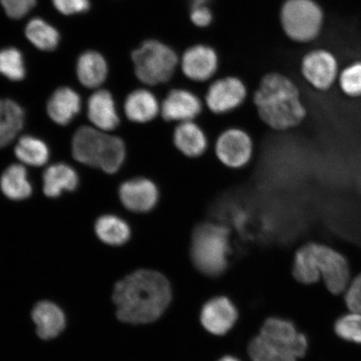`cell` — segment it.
<instances>
[{
	"instance_id": "cell-1",
	"label": "cell",
	"mask_w": 361,
	"mask_h": 361,
	"mask_svg": "<svg viewBox=\"0 0 361 361\" xmlns=\"http://www.w3.org/2000/svg\"><path fill=\"white\" fill-rule=\"evenodd\" d=\"M113 300L121 322L148 324L156 322L168 308L171 288L164 274L140 269L116 284Z\"/></svg>"
},
{
	"instance_id": "cell-2",
	"label": "cell",
	"mask_w": 361,
	"mask_h": 361,
	"mask_svg": "<svg viewBox=\"0 0 361 361\" xmlns=\"http://www.w3.org/2000/svg\"><path fill=\"white\" fill-rule=\"evenodd\" d=\"M252 101L260 120L275 132L295 128L307 116L299 87L279 72H269L262 78Z\"/></svg>"
},
{
	"instance_id": "cell-3",
	"label": "cell",
	"mask_w": 361,
	"mask_h": 361,
	"mask_svg": "<svg viewBox=\"0 0 361 361\" xmlns=\"http://www.w3.org/2000/svg\"><path fill=\"white\" fill-rule=\"evenodd\" d=\"M293 274L297 281L312 284L323 279L329 292L340 295L350 283V271L345 257L323 243H309L295 255Z\"/></svg>"
},
{
	"instance_id": "cell-4",
	"label": "cell",
	"mask_w": 361,
	"mask_h": 361,
	"mask_svg": "<svg viewBox=\"0 0 361 361\" xmlns=\"http://www.w3.org/2000/svg\"><path fill=\"white\" fill-rule=\"evenodd\" d=\"M308 341L292 322L279 318L266 320L258 336L248 345L252 361H297L305 355Z\"/></svg>"
},
{
	"instance_id": "cell-5",
	"label": "cell",
	"mask_w": 361,
	"mask_h": 361,
	"mask_svg": "<svg viewBox=\"0 0 361 361\" xmlns=\"http://www.w3.org/2000/svg\"><path fill=\"white\" fill-rule=\"evenodd\" d=\"M72 156L84 165L114 174L123 166L126 148L123 139L90 126H81L72 139Z\"/></svg>"
},
{
	"instance_id": "cell-6",
	"label": "cell",
	"mask_w": 361,
	"mask_h": 361,
	"mask_svg": "<svg viewBox=\"0 0 361 361\" xmlns=\"http://www.w3.org/2000/svg\"><path fill=\"white\" fill-rule=\"evenodd\" d=\"M230 246L229 229L222 224L203 223L194 228L191 238V258L203 274L215 277L228 267Z\"/></svg>"
},
{
	"instance_id": "cell-7",
	"label": "cell",
	"mask_w": 361,
	"mask_h": 361,
	"mask_svg": "<svg viewBox=\"0 0 361 361\" xmlns=\"http://www.w3.org/2000/svg\"><path fill=\"white\" fill-rule=\"evenodd\" d=\"M135 74L148 87L170 82L177 72L180 57L169 44L151 39L143 42L132 54Z\"/></svg>"
},
{
	"instance_id": "cell-8",
	"label": "cell",
	"mask_w": 361,
	"mask_h": 361,
	"mask_svg": "<svg viewBox=\"0 0 361 361\" xmlns=\"http://www.w3.org/2000/svg\"><path fill=\"white\" fill-rule=\"evenodd\" d=\"M284 35L293 42H313L322 33L324 13L315 0H284L279 11Z\"/></svg>"
},
{
	"instance_id": "cell-9",
	"label": "cell",
	"mask_w": 361,
	"mask_h": 361,
	"mask_svg": "<svg viewBox=\"0 0 361 361\" xmlns=\"http://www.w3.org/2000/svg\"><path fill=\"white\" fill-rule=\"evenodd\" d=\"M255 152V142L250 134L236 126L224 130L214 143L216 160L231 170L247 168L254 159Z\"/></svg>"
},
{
	"instance_id": "cell-10",
	"label": "cell",
	"mask_w": 361,
	"mask_h": 361,
	"mask_svg": "<svg viewBox=\"0 0 361 361\" xmlns=\"http://www.w3.org/2000/svg\"><path fill=\"white\" fill-rule=\"evenodd\" d=\"M247 94L245 81L234 75L224 76L209 85L203 102L213 114L228 115L245 103Z\"/></svg>"
},
{
	"instance_id": "cell-11",
	"label": "cell",
	"mask_w": 361,
	"mask_h": 361,
	"mask_svg": "<svg viewBox=\"0 0 361 361\" xmlns=\"http://www.w3.org/2000/svg\"><path fill=\"white\" fill-rule=\"evenodd\" d=\"M300 71L307 83L319 92H327L338 80L337 58L326 49H315L302 58Z\"/></svg>"
},
{
	"instance_id": "cell-12",
	"label": "cell",
	"mask_w": 361,
	"mask_h": 361,
	"mask_svg": "<svg viewBox=\"0 0 361 361\" xmlns=\"http://www.w3.org/2000/svg\"><path fill=\"white\" fill-rule=\"evenodd\" d=\"M219 64V54L213 47L196 44L185 49L180 57L179 67L188 80L204 83L214 78Z\"/></svg>"
},
{
	"instance_id": "cell-13",
	"label": "cell",
	"mask_w": 361,
	"mask_h": 361,
	"mask_svg": "<svg viewBox=\"0 0 361 361\" xmlns=\"http://www.w3.org/2000/svg\"><path fill=\"white\" fill-rule=\"evenodd\" d=\"M204 106V102L192 90L173 88L161 102V116L169 123L196 121L202 115Z\"/></svg>"
},
{
	"instance_id": "cell-14",
	"label": "cell",
	"mask_w": 361,
	"mask_h": 361,
	"mask_svg": "<svg viewBox=\"0 0 361 361\" xmlns=\"http://www.w3.org/2000/svg\"><path fill=\"white\" fill-rule=\"evenodd\" d=\"M119 197L126 210L143 214L156 209L161 200V192L154 180L139 177L121 185Z\"/></svg>"
},
{
	"instance_id": "cell-15",
	"label": "cell",
	"mask_w": 361,
	"mask_h": 361,
	"mask_svg": "<svg viewBox=\"0 0 361 361\" xmlns=\"http://www.w3.org/2000/svg\"><path fill=\"white\" fill-rule=\"evenodd\" d=\"M171 141L176 150L189 159L204 156L209 148V137L196 121L176 124Z\"/></svg>"
},
{
	"instance_id": "cell-16",
	"label": "cell",
	"mask_w": 361,
	"mask_h": 361,
	"mask_svg": "<svg viewBox=\"0 0 361 361\" xmlns=\"http://www.w3.org/2000/svg\"><path fill=\"white\" fill-rule=\"evenodd\" d=\"M238 312L235 306L226 297L211 300L201 312L202 326L214 335L222 336L235 324Z\"/></svg>"
},
{
	"instance_id": "cell-17",
	"label": "cell",
	"mask_w": 361,
	"mask_h": 361,
	"mask_svg": "<svg viewBox=\"0 0 361 361\" xmlns=\"http://www.w3.org/2000/svg\"><path fill=\"white\" fill-rule=\"evenodd\" d=\"M124 111L132 123L147 124L161 116V102L150 90L137 89L126 97Z\"/></svg>"
},
{
	"instance_id": "cell-18",
	"label": "cell",
	"mask_w": 361,
	"mask_h": 361,
	"mask_svg": "<svg viewBox=\"0 0 361 361\" xmlns=\"http://www.w3.org/2000/svg\"><path fill=\"white\" fill-rule=\"evenodd\" d=\"M87 115L94 128L103 132H111L120 124L114 99L106 90H99L90 97Z\"/></svg>"
},
{
	"instance_id": "cell-19",
	"label": "cell",
	"mask_w": 361,
	"mask_h": 361,
	"mask_svg": "<svg viewBox=\"0 0 361 361\" xmlns=\"http://www.w3.org/2000/svg\"><path fill=\"white\" fill-rule=\"evenodd\" d=\"M32 319L36 332L43 340H51L64 331L66 316L62 310L51 301L39 302L34 307Z\"/></svg>"
},
{
	"instance_id": "cell-20",
	"label": "cell",
	"mask_w": 361,
	"mask_h": 361,
	"mask_svg": "<svg viewBox=\"0 0 361 361\" xmlns=\"http://www.w3.org/2000/svg\"><path fill=\"white\" fill-rule=\"evenodd\" d=\"M81 99L69 87H61L53 93L47 103V113L54 123L66 126L80 111Z\"/></svg>"
},
{
	"instance_id": "cell-21",
	"label": "cell",
	"mask_w": 361,
	"mask_h": 361,
	"mask_svg": "<svg viewBox=\"0 0 361 361\" xmlns=\"http://www.w3.org/2000/svg\"><path fill=\"white\" fill-rule=\"evenodd\" d=\"M79 185V176L74 169L66 164L49 166L43 175L44 195L56 198L64 192H73Z\"/></svg>"
},
{
	"instance_id": "cell-22",
	"label": "cell",
	"mask_w": 361,
	"mask_h": 361,
	"mask_svg": "<svg viewBox=\"0 0 361 361\" xmlns=\"http://www.w3.org/2000/svg\"><path fill=\"white\" fill-rule=\"evenodd\" d=\"M24 124L25 112L19 104L10 99H0V148L10 145Z\"/></svg>"
},
{
	"instance_id": "cell-23",
	"label": "cell",
	"mask_w": 361,
	"mask_h": 361,
	"mask_svg": "<svg viewBox=\"0 0 361 361\" xmlns=\"http://www.w3.org/2000/svg\"><path fill=\"white\" fill-rule=\"evenodd\" d=\"M0 189L4 195L12 201H22L30 197L33 188L25 166L20 164L8 166L0 178Z\"/></svg>"
},
{
	"instance_id": "cell-24",
	"label": "cell",
	"mask_w": 361,
	"mask_h": 361,
	"mask_svg": "<svg viewBox=\"0 0 361 361\" xmlns=\"http://www.w3.org/2000/svg\"><path fill=\"white\" fill-rule=\"evenodd\" d=\"M76 71L80 82L84 87L97 88L105 81L108 68L101 54L87 51L80 56Z\"/></svg>"
},
{
	"instance_id": "cell-25",
	"label": "cell",
	"mask_w": 361,
	"mask_h": 361,
	"mask_svg": "<svg viewBox=\"0 0 361 361\" xmlns=\"http://www.w3.org/2000/svg\"><path fill=\"white\" fill-rule=\"evenodd\" d=\"M94 232L101 241L111 246H121L130 240L132 229L116 215H103L94 224Z\"/></svg>"
},
{
	"instance_id": "cell-26",
	"label": "cell",
	"mask_w": 361,
	"mask_h": 361,
	"mask_svg": "<svg viewBox=\"0 0 361 361\" xmlns=\"http://www.w3.org/2000/svg\"><path fill=\"white\" fill-rule=\"evenodd\" d=\"M15 154L22 164L30 166H42L49 158L47 144L32 135L20 138L15 147Z\"/></svg>"
},
{
	"instance_id": "cell-27",
	"label": "cell",
	"mask_w": 361,
	"mask_h": 361,
	"mask_svg": "<svg viewBox=\"0 0 361 361\" xmlns=\"http://www.w3.org/2000/svg\"><path fill=\"white\" fill-rule=\"evenodd\" d=\"M26 37L36 48L51 51L58 47L60 35L53 26L42 19L31 20L25 28Z\"/></svg>"
},
{
	"instance_id": "cell-28",
	"label": "cell",
	"mask_w": 361,
	"mask_h": 361,
	"mask_svg": "<svg viewBox=\"0 0 361 361\" xmlns=\"http://www.w3.org/2000/svg\"><path fill=\"white\" fill-rule=\"evenodd\" d=\"M0 74L13 81L25 78L24 58L16 48L4 49L0 51Z\"/></svg>"
},
{
	"instance_id": "cell-29",
	"label": "cell",
	"mask_w": 361,
	"mask_h": 361,
	"mask_svg": "<svg viewBox=\"0 0 361 361\" xmlns=\"http://www.w3.org/2000/svg\"><path fill=\"white\" fill-rule=\"evenodd\" d=\"M338 83L342 92L351 98L361 97V61L351 63L340 72Z\"/></svg>"
},
{
	"instance_id": "cell-30",
	"label": "cell",
	"mask_w": 361,
	"mask_h": 361,
	"mask_svg": "<svg viewBox=\"0 0 361 361\" xmlns=\"http://www.w3.org/2000/svg\"><path fill=\"white\" fill-rule=\"evenodd\" d=\"M335 331L342 340L361 345V314L351 312L341 316L336 320Z\"/></svg>"
},
{
	"instance_id": "cell-31",
	"label": "cell",
	"mask_w": 361,
	"mask_h": 361,
	"mask_svg": "<svg viewBox=\"0 0 361 361\" xmlns=\"http://www.w3.org/2000/svg\"><path fill=\"white\" fill-rule=\"evenodd\" d=\"M210 0H191L189 19L194 26L204 29L213 24L214 12L209 6Z\"/></svg>"
},
{
	"instance_id": "cell-32",
	"label": "cell",
	"mask_w": 361,
	"mask_h": 361,
	"mask_svg": "<svg viewBox=\"0 0 361 361\" xmlns=\"http://www.w3.org/2000/svg\"><path fill=\"white\" fill-rule=\"evenodd\" d=\"M6 15L12 19H21L35 6L36 0H0Z\"/></svg>"
},
{
	"instance_id": "cell-33",
	"label": "cell",
	"mask_w": 361,
	"mask_h": 361,
	"mask_svg": "<svg viewBox=\"0 0 361 361\" xmlns=\"http://www.w3.org/2000/svg\"><path fill=\"white\" fill-rule=\"evenodd\" d=\"M345 301L350 312L361 314V274L350 282L345 290Z\"/></svg>"
},
{
	"instance_id": "cell-34",
	"label": "cell",
	"mask_w": 361,
	"mask_h": 361,
	"mask_svg": "<svg viewBox=\"0 0 361 361\" xmlns=\"http://www.w3.org/2000/svg\"><path fill=\"white\" fill-rule=\"evenodd\" d=\"M54 6L63 15L87 12L90 8L89 0H52Z\"/></svg>"
},
{
	"instance_id": "cell-35",
	"label": "cell",
	"mask_w": 361,
	"mask_h": 361,
	"mask_svg": "<svg viewBox=\"0 0 361 361\" xmlns=\"http://www.w3.org/2000/svg\"><path fill=\"white\" fill-rule=\"evenodd\" d=\"M219 361H239L236 358L232 357V356H226V357H224L221 359Z\"/></svg>"
}]
</instances>
